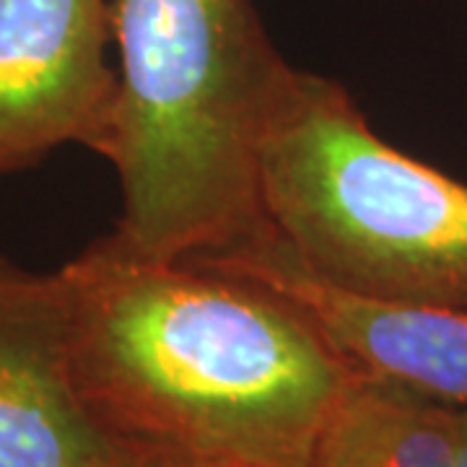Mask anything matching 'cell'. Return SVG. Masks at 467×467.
I'll return each mask as SVG.
<instances>
[{
  "mask_svg": "<svg viewBox=\"0 0 467 467\" xmlns=\"http://www.w3.org/2000/svg\"><path fill=\"white\" fill-rule=\"evenodd\" d=\"M70 368L133 429L202 460L304 467L350 367L294 301L101 236L55 273Z\"/></svg>",
  "mask_w": 467,
  "mask_h": 467,
  "instance_id": "cell-1",
  "label": "cell"
},
{
  "mask_svg": "<svg viewBox=\"0 0 467 467\" xmlns=\"http://www.w3.org/2000/svg\"><path fill=\"white\" fill-rule=\"evenodd\" d=\"M112 119L97 153L115 167L117 239L192 260L267 232L260 150L294 67L252 0H109Z\"/></svg>",
  "mask_w": 467,
  "mask_h": 467,
  "instance_id": "cell-2",
  "label": "cell"
},
{
  "mask_svg": "<svg viewBox=\"0 0 467 467\" xmlns=\"http://www.w3.org/2000/svg\"><path fill=\"white\" fill-rule=\"evenodd\" d=\"M260 205L322 284L467 312V184L382 140L333 78L294 67L260 150Z\"/></svg>",
  "mask_w": 467,
  "mask_h": 467,
  "instance_id": "cell-3",
  "label": "cell"
},
{
  "mask_svg": "<svg viewBox=\"0 0 467 467\" xmlns=\"http://www.w3.org/2000/svg\"><path fill=\"white\" fill-rule=\"evenodd\" d=\"M109 0H0V174L66 143L99 150L117 94Z\"/></svg>",
  "mask_w": 467,
  "mask_h": 467,
  "instance_id": "cell-4",
  "label": "cell"
},
{
  "mask_svg": "<svg viewBox=\"0 0 467 467\" xmlns=\"http://www.w3.org/2000/svg\"><path fill=\"white\" fill-rule=\"evenodd\" d=\"M247 275L294 301L356 371L467 408V312L374 301L322 284L267 229L236 250L192 257Z\"/></svg>",
  "mask_w": 467,
  "mask_h": 467,
  "instance_id": "cell-5",
  "label": "cell"
},
{
  "mask_svg": "<svg viewBox=\"0 0 467 467\" xmlns=\"http://www.w3.org/2000/svg\"><path fill=\"white\" fill-rule=\"evenodd\" d=\"M70 368L60 288L0 260V467H109Z\"/></svg>",
  "mask_w": 467,
  "mask_h": 467,
  "instance_id": "cell-6",
  "label": "cell"
},
{
  "mask_svg": "<svg viewBox=\"0 0 467 467\" xmlns=\"http://www.w3.org/2000/svg\"><path fill=\"white\" fill-rule=\"evenodd\" d=\"M454 408L405 384L350 368L304 467H454Z\"/></svg>",
  "mask_w": 467,
  "mask_h": 467,
  "instance_id": "cell-7",
  "label": "cell"
},
{
  "mask_svg": "<svg viewBox=\"0 0 467 467\" xmlns=\"http://www.w3.org/2000/svg\"><path fill=\"white\" fill-rule=\"evenodd\" d=\"M457 418V460L454 467H467V408H454Z\"/></svg>",
  "mask_w": 467,
  "mask_h": 467,
  "instance_id": "cell-8",
  "label": "cell"
}]
</instances>
